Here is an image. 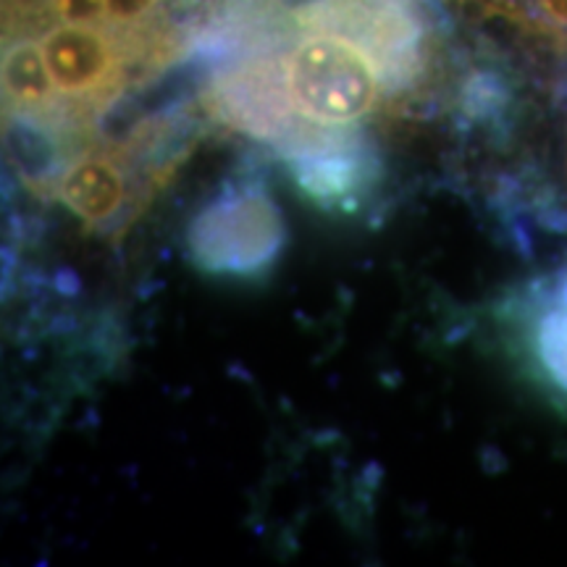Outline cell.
Listing matches in <instances>:
<instances>
[{
    "label": "cell",
    "instance_id": "cell-4",
    "mask_svg": "<svg viewBox=\"0 0 567 567\" xmlns=\"http://www.w3.org/2000/svg\"><path fill=\"white\" fill-rule=\"evenodd\" d=\"M302 30L334 32L371 55L389 87L423 66V21L413 0H313L297 11Z\"/></svg>",
    "mask_w": 567,
    "mask_h": 567
},
{
    "label": "cell",
    "instance_id": "cell-1",
    "mask_svg": "<svg viewBox=\"0 0 567 567\" xmlns=\"http://www.w3.org/2000/svg\"><path fill=\"white\" fill-rule=\"evenodd\" d=\"M279 59L289 105L318 137H347L386 90L371 55L342 34L305 30Z\"/></svg>",
    "mask_w": 567,
    "mask_h": 567
},
{
    "label": "cell",
    "instance_id": "cell-6",
    "mask_svg": "<svg viewBox=\"0 0 567 567\" xmlns=\"http://www.w3.org/2000/svg\"><path fill=\"white\" fill-rule=\"evenodd\" d=\"M213 109L226 124L252 137L289 142L297 137L279 55H255L221 74L213 87Z\"/></svg>",
    "mask_w": 567,
    "mask_h": 567
},
{
    "label": "cell",
    "instance_id": "cell-11",
    "mask_svg": "<svg viewBox=\"0 0 567 567\" xmlns=\"http://www.w3.org/2000/svg\"><path fill=\"white\" fill-rule=\"evenodd\" d=\"M559 305L567 308V271L563 274V279H559Z\"/></svg>",
    "mask_w": 567,
    "mask_h": 567
},
{
    "label": "cell",
    "instance_id": "cell-3",
    "mask_svg": "<svg viewBox=\"0 0 567 567\" xmlns=\"http://www.w3.org/2000/svg\"><path fill=\"white\" fill-rule=\"evenodd\" d=\"M287 239L281 208L266 189L239 187L210 200L187 229L189 258L216 276H258Z\"/></svg>",
    "mask_w": 567,
    "mask_h": 567
},
{
    "label": "cell",
    "instance_id": "cell-5",
    "mask_svg": "<svg viewBox=\"0 0 567 567\" xmlns=\"http://www.w3.org/2000/svg\"><path fill=\"white\" fill-rule=\"evenodd\" d=\"M59 200L90 229H113L137 208L140 182L132 155L116 145L76 153L53 179Z\"/></svg>",
    "mask_w": 567,
    "mask_h": 567
},
{
    "label": "cell",
    "instance_id": "cell-9",
    "mask_svg": "<svg viewBox=\"0 0 567 567\" xmlns=\"http://www.w3.org/2000/svg\"><path fill=\"white\" fill-rule=\"evenodd\" d=\"M536 358L559 392L567 394V308L547 310L536 323Z\"/></svg>",
    "mask_w": 567,
    "mask_h": 567
},
{
    "label": "cell",
    "instance_id": "cell-8",
    "mask_svg": "<svg viewBox=\"0 0 567 567\" xmlns=\"http://www.w3.org/2000/svg\"><path fill=\"white\" fill-rule=\"evenodd\" d=\"M292 158V174L305 195L318 203L334 205L352 200L354 189L363 182L360 158H354L350 142H334V145H318L300 151Z\"/></svg>",
    "mask_w": 567,
    "mask_h": 567
},
{
    "label": "cell",
    "instance_id": "cell-7",
    "mask_svg": "<svg viewBox=\"0 0 567 567\" xmlns=\"http://www.w3.org/2000/svg\"><path fill=\"white\" fill-rule=\"evenodd\" d=\"M3 97L6 113L30 122L61 126V101L38 40L27 32H6Z\"/></svg>",
    "mask_w": 567,
    "mask_h": 567
},
{
    "label": "cell",
    "instance_id": "cell-2",
    "mask_svg": "<svg viewBox=\"0 0 567 567\" xmlns=\"http://www.w3.org/2000/svg\"><path fill=\"white\" fill-rule=\"evenodd\" d=\"M11 32L38 40L61 101V126H74L111 103L130 76L137 34L103 24L69 21H13Z\"/></svg>",
    "mask_w": 567,
    "mask_h": 567
},
{
    "label": "cell",
    "instance_id": "cell-10",
    "mask_svg": "<svg viewBox=\"0 0 567 567\" xmlns=\"http://www.w3.org/2000/svg\"><path fill=\"white\" fill-rule=\"evenodd\" d=\"M161 0H105V21L111 30L137 34V27H145L158 11Z\"/></svg>",
    "mask_w": 567,
    "mask_h": 567
}]
</instances>
